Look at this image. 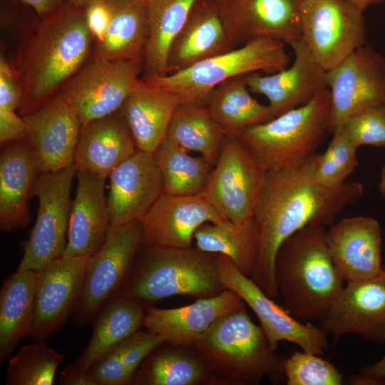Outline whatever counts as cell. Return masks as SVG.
Listing matches in <instances>:
<instances>
[{
    "label": "cell",
    "instance_id": "obj_1",
    "mask_svg": "<svg viewBox=\"0 0 385 385\" xmlns=\"http://www.w3.org/2000/svg\"><path fill=\"white\" fill-rule=\"evenodd\" d=\"M317 153L297 165L265 173L253 216L260 228L257 260L251 279L271 298L279 295L275 260L282 242L310 225H332L342 210L364 194L359 182L329 188L315 177Z\"/></svg>",
    "mask_w": 385,
    "mask_h": 385
},
{
    "label": "cell",
    "instance_id": "obj_2",
    "mask_svg": "<svg viewBox=\"0 0 385 385\" xmlns=\"http://www.w3.org/2000/svg\"><path fill=\"white\" fill-rule=\"evenodd\" d=\"M93 36L85 9L67 0L41 19L36 31L22 47L16 71L24 115L50 99L83 66L89 56Z\"/></svg>",
    "mask_w": 385,
    "mask_h": 385
},
{
    "label": "cell",
    "instance_id": "obj_3",
    "mask_svg": "<svg viewBox=\"0 0 385 385\" xmlns=\"http://www.w3.org/2000/svg\"><path fill=\"white\" fill-rule=\"evenodd\" d=\"M327 233L322 225L305 227L287 238L276 256L278 294L287 312L300 321H321L344 287Z\"/></svg>",
    "mask_w": 385,
    "mask_h": 385
},
{
    "label": "cell",
    "instance_id": "obj_4",
    "mask_svg": "<svg viewBox=\"0 0 385 385\" xmlns=\"http://www.w3.org/2000/svg\"><path fill=\"white\" fill-rule=\"evenodd\" d=\"M206 363L216 382L258 384L265 378L285 379L282 359L274 353L246 304L218 318L192 346Z\"/></svg>",
    "mask_w": 385,
    "mask_h": 385
},
{
    "label": "cell",
    "instance_id": "obj_5",
    "mask_svg": "<svg viewBox=\"0 0 385 385\" xmlns=\"http://www.w3.org/2000/svg\"><path fill=\"white\" fill-rule=\"evenodd\" d=\"M144 247L119 293L145 307L171 297H211L225 289L216 254L195 247Z\"/></svg>",
    "mask_w": 385,
    "mask_h": 385
},
{
    "label": "cell",
    "instance_id": "obj_6",
    "mask_svg": "<svg viewBox=\"0 0 385 385\" xmlns=\"http://www.w3.org/2000/svg\"><path fill=\"white\" fill-rule=\"evenodd\" d=\"M331 131V98L327 88L310 101L237 137L265 172L297 165L312 155Z\"/></svg>",
    "mask_w": 385,
    "mask_h": 385
},
{
    "label": "cell",
    "instance_id": "obj_7",
    "mask_svg": "<svg viewBox=\"0 0 385 385\" xmlns=\"http://www.w3.org/2000/svg\"><path fill=\"white\" fill-rule=\"evenodd\" d=\"M284 43L277 38H259L178 72L141 78L171 91L180 102L207 105L215 88L229 79L256 72L272 74L286 68L290 58Z\"/></svg>",
    "mask_w": 385,
    "mask_h": 385
},
{
    "label": "cell",
    "instance_id": "obj_8",
    "mask_svg": "<svg viewBox=\"0 0 385 385\" xmlns=\"http://www.w3.org/2000/svg\"><path fill=\"white\" fill-rule=\"evenodd\" d=\"M140 220L111 226L101 247L90 256L73 321L77 325L93 322L98 312L124 284L142 246Z\"/></svg>",
    "mask_w": 385,
    "mask_h": 385
},
{
    "label": "cell",
    "instance_id": "obj_9",
    "mask_svg": "<svg viewBox=\"0 0 385 385\" xmlns=\"http://www.w3.org/2000/svg\"><path fill=\"white\" fill-rule=\"evenodd\" d=\"M76 172L73 163L56 172L41 173L35 180L30 198L38 200L37 217L18 270L38 272L63 255L72 203L70 192Z\"/></svg>",
    "mask_w": 385,
    "mask_h": 385
},
{
    "label": "cell",
    "instance_id": "obj_10",
    "mask_svg": "<svg viewBox=\"0 0 385 385\" xmlns=\"http://www.w3.org/2000/svg\"><path fill=\"white\" fill-rule=\"evenodd\" d=\"M362 13L349 0L300 1L302 38L326 71L365 44Z\"/></svg>",
    "mask_w": 385,
    "mask_h": 385
},
{
    "label": "cell",
    "instance_id": "obj_11",
    "mask_svg": "<svg viewBox=\"0 0 385 385\" xmlns=\"http://www.w3.org/2000/svg\"><path fill=\"white\" fill-rule=\"evenodd\" d=\"M265 171L237 137L225 135L203 195L227 220L253 216Z\"/></svg>",
    "mask_w": 385,
    "mask_h": 385
},
{
    "label": "cell",
    "instance_id": "obj_12",
    "mask_svg": "<svg viewBox=\"0 0 385 385\" xmlns=\"http://www.w3.org/2000/svg\"><path fill=\"white\" fill-rule=\"evenodd\" d=\"M143 62L94 59L61 88L81 124L120 111L140 79Z\"/></svg>",
    "mask_w": 385,
    "mask_h": 385
},
{
    "label": "cell",
    "instance_id": "obj_13",
    "mask_svg": "<svg viewBox=\"0 0 385 385\" xmlns=\"http://www.w3.org/2000/svg\"><path fill=\"white\" fill-rule=\"evenodd\" d=\"M219 279L225 289L237 293L256 314L270 347L282 341L302 350L322 354L328 346V333L312 322H301L277 304L250 277L244 275L225 255H217Z\"/></svg>",
    "mask_w": 385,
    "mask_h": 385
},
{
    "label": "cell",
    "instance_id": "obj_14",
    "mask_svg": "<svg viewBox=\"0 0 385 385\" xmlns=\"http://www.w3.org/2000/svg\"><path fill=\"white\" fill-rule=\"evenodd\" d=\"M331 98V132L351 114L385 105V58L366 43L327 71Z\"/></svg>",
    "mask_w": 385,
    "mask_h": 385
},
{
    "label": "cell",
    "instance_id": "obj_15",
    "mask_svg": "<svg viewBox=\"0 0 385 385\" xmlns=\"http://www.w3.org/2000/svg\"><path fill=\"white\" fill-rule=\"evenodd\" d=\"M22 118L26 142L40 173L56 172L74 163L82 124L60 93Z\"/></svg>",
    "mask_w": 385,
    "mask_h": 385
},
{
    "label": "cell",
    "instance_id": "obj_16",
    "mask_svg": "<svg viewBox=\"0 0 385 385\" xmlns=\"http://www.w3.org/2000/svg\"><path fill=\"white\" fill-rule=\"evenodd\" d=\"M88 258L62 256L38 271L30 339L45 341L73 314Z\"/></svg>",
    "mask_w": 385,
    "mask_h": 385
},
{
    "label": "cell",
    "instance_id": "obj_17",
    "mask_svg": "<svg viewBox=\"0 0 385 385\" xmlns=\"http://www.w3.org/2000/svg\"><path fill=\"white\" fill-rule=\"evenodd\" d=\"M321 327L334 342L348 334L385 342V267L374 278L346 282L321 320Z\"/></svg>",
    "mask_w": 385,
    "mask_h": 385
},
{
    "label": "cell",
    "instance_id": "obj_18",
    "mask_svg": "<svg viewBox=\"0 0 385 385\" xmlns=\"http://www.w3.org/2000/svg\"><path fill=\"white\" fill-rule=\"evenodd\" d=\"M227 31L237 47L263 38L289 44L302 37L299 0H217Z\"/></svg>",
    "mask_w": 385,
    "mask_h": 385
},
{
    "label": "cell",
    "instance_id": "obj_19",
    "mask_svg": "<svg viewBox=\"0 0 385 385\" xmlns=\"http://www.w3.org/2000/svg\"><path fill=\"white\" fill-rule=\"evenodd\" d=\"M225 219L205 197L162 193L140 219L142 246L192 247L197 229L204 223Z\"/></svg>",
    "mask_w": 385,
    "mask_h": 385
},
{
    "label": "cell",
    "instance_id": "obj_20",
    "mask_svg": "<svg viewBox=\"0 0 385 385\" xmlns=\"http://www.w3.org/2000/svg\"><path fill=\"white\" fill-rule=\"evenodd\" d=\"M294 58L289 67L272 74L244 76L249 90L269 101L272 118L310 101L327 88V71L316 61L302 37L289 43Z\"/></svg>",
    "mask_w": 385,
    "mask_h": 385
},
{
    "label": "cell",
    "instance_id": "obj_21",
    "mask_svg": "<svg viewBox=\"0 0 385 385\" xmlns=\"http://www.w3.org/2000/svg\"><path fill=\"white\" fill-rule=\"evenodd\" d=\"M108 178L107 207L111 226L140 220L163 193L153 153L137 150Z\"/></svg>",
    "mask_w": 385,
    "mask_h": 385
},
{
    "label": "cell",
    "instance_id": "obj_22",
    "mask_svg": "<svg viewBox=\"0 0 385 385\" xmlns=\"http://www.w3.org/2000/svg\"><path fill=\"white\" fill-rule=\"evenodd\" d=\"M327 238L333 262L346 283L369 279L381 272V231L376 219L344 218L332 225Z\"/></svg>",
    "mask_w": 385,
    "mask_h": 385
},
{
    "label": "cell",
    "instance_id": "obj_23",
    "mask_svg": "<svg viewBox=\"0 0 385 385\" xmlns=\"http://www.w3.org/2000/svg\"><path fill=\"white\" fill-rule=\"evenodd\" d=\"M246 304L235 292L225 289L217 295L199 298L183 307L145 309V330L177 346L192 347L215 321Z\"/></svg>",
    "mask_w": 385,
    "mask_h": 385
},
{
    "label": "cell",
    "instance_id": "obj_24",
    "mask_svg": "<svg viewBox=\"0 0 385 385\" xmlns=\"http://www.w3.org/2000/svg\"><path fill=\"white\" fill-rule=\"evenodd\" d=\"M237 48L227 31L217 0H197L169 50L166 75Z\"/></svg>",
    "mask_w": 385,
    "mask_h": 385
},
{
    "label": "cell",
    "instance_id": "obj_25",
    "mask_svg": "<svg viewBox=\"0 0 385 385\" xmlns=\"http://www.w3.org/2000/svg\"><path fill=\"white\" fill-rule=\"evenodd\" d=\"M76 175L77 188L63 256L90 257L103 245L111 227L105 196L106 178L87 170H77Z\"/></svg>",
    "mask_w": 385,
    "mask_h": 385
},
{
    "label": "cell",
    "instance_id": "obj_26",
    "mask_svg": "<svg viewBox=\"0 0 385 385\" xmlns=\"http://www.w3.org/2000/svg\"><path fill=\"white\" fill-rule=\"evenodd\" d=\"M120 111L81 126L74 155L77 170L107 178L120 163L137 152Z\"/></svg>",
    "mask_w": 385,
    "mask_h": 385
},
{
    "label": "cell",
    "instance_id": "obj_27",
    "mask_svg": "<svg viewBox=\"0 0 385 385\" xmlns=\"http://www.w3.org/2000/svg\"><path fill=\"white\" fill-rule=\"evenodd\" d=\"M180 103L171 91L140 78L120 109L138 150L155 151Z\"/></svg>",
    "mask_w": 385,
    "mask_h": 385
},
{
    "label": "cell",
    "instance_id": "obj_28",
    "mask_svg": "<svg viewBox=\"0 0 385 385\" xmlns=\"http://www.w3.org/2000/svg\"><path fill=\"white\" fill-rule=\"evenodd\" d=\"M40 172L23 140L4 144L0 155V228L11 232L26 227L31 217L28 200Z\"/></svg>",
    "mask_w": 385,
    "mask_h": 385
},
{
    "label": "cell",
    "instance_id": "obj_29",
    "mask_svg": "<svg viewBox=\"0 0 385 385\" xmlns=\"http://www.w3.org/2000/svg\"><path fill=\"white\" fill-rule=\"evenodd\" d=\"M145 307L118 293L109 299L93 319L91 338L82 354L72 364L88 371L122 342L140 329Z\"/></svg>",
    "mask_w": 385,
    "mask_h": 385
},
{
    "label": "cell",
    "instance_id": "obj_30",
    "mask_svg": "<svg viewBox=\"0 0 385 385\" xmlns=\"http://www.w3.org/2000/svg\"><path fill=\"white\" fill-rule=\"evenodd\" d=\"M38 272L18 270L7 277L0 289V361L13 354L29 336L33 326Z\"/></svg>",
    "mask_w": 385,
    "mask_h": 385
},
{
    "label": "cell",
    "instance_id": "obj_31",
    "mask_svg": "<svg viewBox=\"0 0 385 385\" xmlns=\"http://www.w3.org/2000/svg\"><path fill=\"white\" fill-rule=\"evenodd\" d=\"M193 240L198 250L225 255L241 273L251 277L260 242V228L254 216L241 222L225 220L204 223L195 232Z\"/></svg>",
    "mask_w": 385,
    "mask_h": 385
},
{
    "label": "cell",
    "instance_id": "obj_32",
    "mask_svg": "<svg viewBox=\"0 0 385 385\" xmlns=\"http://www.w3.org/2000/svg\"><path fill=\"white\" fill-rule=\"evenodd\" d=\"M111 19L95 59L143 62L147 36V6L111 0Z\"/></svg>",
    "mask_w": 385,
    "mask_h": 385
},
{
    "label": "cell",
    "instance_id": "obj_33",
    "mask_svg": "<svg viewBox=\"0 0 385 385\" xmlns=\"http://www.w3.org/2000/svg\"><path fill=\"white\" fill-rule=\"evenodd\" d=\"M163 344L154 350L136 372L131 384L198 385L216 382L200 356L192 348Z\"/></svg>",
    "mask_w": 385,
    "mask_h": 385
},
{
    "label": "cell",
    "instance_id": "obj_34",
    "mask_svg": "<svg viewBox=\"0 0 385 385\" xmlns=\"http://www.w3.org/2000/svg\"><path fill=\"white\" fill-rule=\"evenodd\" d=\"M197 0H150L147 4L148 36L143 78L166 75L171 44Z\"/></svg>",
    "mask_w": 385,
    "mask_h": 385
},
{
    "label": "cell",
    "instance_id": "obj_35",
    "mask_svg": "<svg viewBox=\"0 0 385 385\" xmlns=\"http://www.w3.org/2000/svg\"><path fill=\"white\" fill-rule=\"evenodd\" d=\"M225 135L206 104L180 102L173 115L166 137L188 151L198 153L214 166Z\"/></svg>",
    "mask_w": 385,
    "mask_h": 385
},
{
    "label": "cell",
    "instance_id": "obj_36",
    "mask_svg": "<svg viewBox=\"0 0 385 385\" xmlns=\"http://www.w3.org/2000/svg\"><path fill=\"white\" fill-rule=\"evenodd\" d=\"M207 106L226 135L233 137L247 128L273 118L269 106L251 96L244 76L219 85L211 93Z\"/></svg>",
    "mask_w": 385,
    "mask_h": 385
},
{
    "label": "cell",
    "instance_id": "obj_37",
    "mask_svg": "<svg viewBox=\"0 0 385 385\" xmlns=\"http://www.w3.org/2000/svg\"><path fill=\"white\" fill-rule=\"evenodd\" d=\"M159 170L163 192L172 195L202 194L212 165L195 157L167 137L153 153Z\"/></svg>",
    "mask_w": 385,
    "mask_h": 385
},
{
    "label": "cell",
    "instance_id": "obj_38",
    "mask_svg": "<svg viewBox=\"0 0 385 385\" xmlns=\"http://www.w3.org/2000/svg\"><path fill=\"white\" fill-rule=\"evenodd\" d=\"M165 340L138 330L91 366L88 372L96 385L130 384L141 364Z\"/></svg>",
    "mask_w": 385,
    "mask_h": 385
},
{
    "label": "cell",
    "instance_id": "obj_39",
    "mask_svg": "<svg viewBox=\"0 0 385 385\" xmlns=\"http://www.w3.org/2000/svg\"><path fill=\"white\" fill-rule=\"evenodd\" d=\"M64 356L45 341H34L10 356L5 374L6 385H52Z\"/></svg>",
    "mask_w": 385,
    "mask_h": 385
},
{
    "label": "cell",
    "instance_id": "obj_40",
    "mask_svg": "<svg viewBox=\"0 0 385 385\" xmlns=\"http://www.w3.org/2000/svg\"><path fill=\"white\" fill-rule=\"evenodd\" d=\"M357 149L342 130L334 131L324 153L317 154L315 166L317 181L329 188H338L346 183L359 165Z\"/></svg>",
    "mask_w": 385,
    "mask_h": 385
},
{
    "label": "cell",
    "instance_id": "obj_41",
    "mask_svg": "<svg viewBox=\"0 0 385 385\" xmlns=\"http://www.w3.org/2000/svg\"><path fill=\"white\" fill-rule=\"evenodd\" d=\"M287 385H341L344 375L319 354L296 351L282 359Z\"/></svg>",
    "mask_w": 385,
    "mask_h": 385
},
{
    "label": "cell",
    "instance_id": "obj_42",
    "mask_svg": "<svg viewBox=\"0 0 385 385\" xmlns=\"http://www.w3.org/2000/svg\"><path fill=\"white\" fill-rule=\"evenodd\" d=\"M339 130L358 148L363 145L385 148V105L369 106L351 114Z\"/></svg>",
    "mask_w": 385,
    "mask_h": 385
},
{
    "label": "cell",
    "instance_id": "obj_43",
    "mask_svg": "<svg viewBox=\"0 0 385 385\" xmlns=\"http://www.w3.org/2000/svg\"><path fill=\"white\" fill-rule=\"evenodd\" d=\"M22 91L16 74L3 55L0 57V106L11 110L19 108Z\"/></svg>",
    "mask_w": 385,
    "mask_h": 385
},
{
    "label": "cell",
    "instance_id": "obj_44",
    "mask_svg": "<svg viewBox=\"0 0 385 385\" xmlns=\"http://www.w3.org/2000/svg\"><path fill=\"white\" fill-rule=\"evenodd\" d=\"M88 27L97 41V43L104 38L111 19V0H98L85 9Z\"/></svg>",
    "mask_w": 385,
    "mask_h": 385
},
{
    "label": "cell",
    "instance_id": "obj_45",
    "mask_svg": "<svg viewBox=\"0 0 385 385\" xmlns=\"http://www.w3.org/2000/svg\"><path fill=\"white\" fill-rule=\"evenodd\" d=\"M26 139V124L14 110L0 106V143H6Z\"/></svg>",
    "mask_w": 385,
    "mask_h": 385
},
{
    "label": "cell",
    "instance_id": "obj_46",
    "mask_svg": "<svg viewBox=\"0 0 385 385\" xmlns=\"http://www.w3.org/2000/svg\"><path fill=\"white\" fill-rule=\"evenodd\" d=\"M59 384L63 385H96L88 371H81L69 364L61 374Z\"/></svg>",
    "mask_w": 385,
    "mask_h": 385
},
{
    "label": "cell",
    "instance_id": "obj_47",
    "mask_svg": "<svg viewBox=\"0 0 385 385\" xmlns=\"http://www.w3.org/2000/svg\"><path fill=\"white\" fill-rule=\"evenodd\" d=\"M43 19L58 9L66 0H21Z\"/></svg>",
    "mask_w": 385,
    "mask_h": 385
},
{
    "label": "cell",
    "instance_id": "obj_48",
    "mask_svg": "<svg viewBox=\"0 0 385 385\" xmlns=\"http://www.w3.org/2000/svg\"><path fill=\"white\" fill-rule=\"evenodd\" d=\"M359 373L374 376L385 383V354L376 363L364 367Z\"/></svg>",
    "mask_w": 385,
    "mask_h": 385
},
{
    "label": "cell",
    "instance_id": "obj_49",
    "mask_svg": "<svg viewBox=\"0 0 385 385\" xmlns=\"http://www.w3.org/2000/svg\"><path fill=\"white\" fill-rule=\"evenodd\" d=\"M355 7L364 11L369 6L381 3L384 0H349Z\"/></svg>",
    "mask_w": 385,
    "mask_h": 385
},
{
    "label": "cell",
    "instance_id": "obj_50",
    "mask_svg": "<svg viewBox=\"0 0 385 385\" xmlns=\"http://www.w3.org/2000/svg\"><path fill=\"white\" fill-rule=\"evenodd\" d=\"M73 6L81 8V9H86L88 5L91 4L98 1V0H67Z\"/></svg>",
    "mask_w": 385,
    "mask_h": 385
},
{
    "label": "cell",
    "instance_id": "obj_51",
    "mask_svg": "<svg viewBox=\"0 0 385 385\" xmlns=\"http://www.w3.org/2000/svg\"><path fill=\"white\" fill-rule=\"evenodd\" d=\"M379 190L381 194L385 199V166L383 167L381 171Z\"/></svg>",
    "mask_w": 385,
    "mask_h": 385
},
{
    "label": "cell",
    "instance_id": "obj_52",
    "mask_svg": "<svg viewBox=\"0 0 385 385\" xmlns=\"http://www.w3.org/2000/svg\"><path fill=\"white\" fill-rule=\"evenodd\" d=\"M128 1H133V2L142 4H144V5H146V6H147V4H148V2H149L150 0H128Z\"/></svg>",
    "mask_w": 385,
    "mask_h": 385
},
{
    "label": "cell",
    "instance_id": "obj_53",
    "mask_svg": "<svg viewBox=\"0 0 385 385\" xmlns=\"http://www.w3.org/2000/svg\"><path fill=\"white\" fill-rule=\"evenodd\" d=\"M299 1H302V0H299Z\"/></svg>",
    "mask_w": 385,
    "mask_h": 385
}]
</instances>
